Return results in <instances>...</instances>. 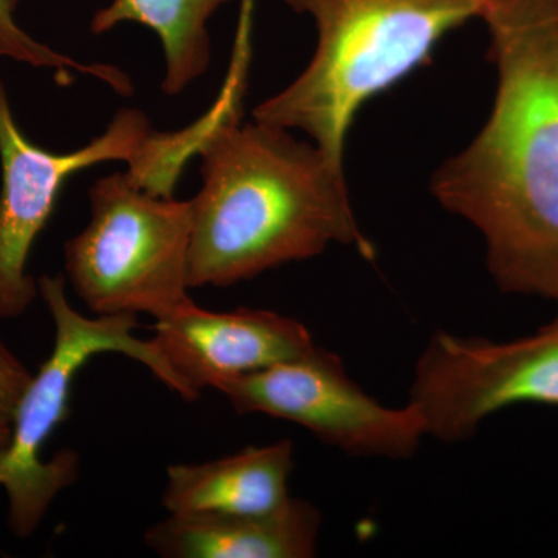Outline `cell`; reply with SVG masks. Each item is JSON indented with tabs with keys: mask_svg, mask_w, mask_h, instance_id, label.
I'll return each instance as SVG.
<instances>
[{
	"mask_svg": "<svg viewBox=\"0 0 558 558\" xmlns=\"http://www.w3.org/2000/svg\"><path fill=\"white\" fill-rule=\"evenodd\" d=\"M11 438V421L0 416V457L5 453Z\"/></svg>",
	"mask_w": 558,
	"mask_h": 558,
	"instance_id": "9a60e30c",
	"label": "cell"
},
{
	"mask_svg": "<svg viewBox=\"0 0 558 558\" xmlns=\"http://www.w3.org/2000/svg\"><path fill=\"white\" fill-rule=\"evenodd\" d=\"M322 513L290 498L267 513L168 515L145 532V545L163 558H311Z\"/></svg>",
	"mask_w": 558,
	"mask_h": 558,
	"instance_id": "30bf717a",
	"label": "cell"
},
{
	"mask_svg": "<svg viewBox=\"0 0 558 558\" xmlns=\"http://www.w3.org/2000/svg\"><path fill=\"white\" fill-rule=\"evenodd\" d=\"M89 199V223L64 245V277L92 315L159 319L193 301L191 201L149 193L130 170L98 179Z\"/></svg>",
	"mask_w": 558,
	"mask_h": 558,
	"instance_id": "5b68a950",
	"label": "cell"
},
{
	"mask_svg": "<svg viewBox=\"0 0 558 558\" xmlns=\"http://www.w3.org/2000/svg\"><path fill=\"white\" fill-rule=\"evenodd\" d=\"M154 347L168 371V388L194 402L207 388L306 354L310 329L277 312H215L190 301L156 319Z\"/></svg>",
	"mask_w": 558,
	"mask_h": 558,
	"instance_id": "9c48e42d",
	"label": "cell"
},
{
	"mask_svg": "<svg viewBox=\"0 0 558 558\" xmlns=\"http://www.w3.org/2000/svg\"><path fill=\"white\" fill-rule=\"evenodd\" d=\"M216 391L236 413L293 422L354 457L410 458L427 436L413 402L381 405L349 379L336 352L317 344L300 357L223 381Z\"/></svg>",
	"mask_w": 558,
	"mask_h": 558,
	"instance_id": "52a82bcc",
	"label": "cell"
},
{
	"mask_svg": "<svg viewBox=\"0 0 558 558\" xmlns=\"http://www.w3.org/2000/svg\"><path fill=\"white\" fill-rule=\"evenodd\" d=\"M230 0H110L95 11L90 32L102 35L134 22L156 33L163 49V94L175 97L202 78L211 64L208 24Z\"/></svg>",
	"mask_w": 558,
	"mask_h": 558,
	"instance_id": "7c38bea8",
	"label": "cell"
},
{
	"mask_svg": "<svg viewBox=\"0 0 558 558\" xmlns=\"http://www.w3.org/2000/svg\"><path fill=\"white\" fill-rule=\"evenodd\" d=\"M410 402L424 414L427 435L442 442L472 438L484 418L508 407H558V315L506 343L439 330L417 360Z\"/></svg>",
	"mask_w": 558,
	"mask_h": 558,
	"instance_id": "ba28073f",
	"label": "cell"
},
{
	"mask_svg": "<svg viewBox=\"0 0 558 558\" xmlns=\"http://www.w3.org/2000/svg\"><path fill=\"white\" fill-rule=\"evenodd\" d=\"M39 299L54 326L53 348L25 389L11 421V438L0 457V487L9 498L7 524L20 539L31 537L50 506L80 475V454L57 451L44 459V447L68 418L73 381L89 360L126 355L148 368L168 387V371L153 341L134 336L137 317H86L70 304L64 275L38 279Z\"/></svg>",
	"mask_w": 558,
	"mask_h": 558,
	"instance_id": "8992f818",
	"label": "cell"
},
{
	"mask_svg": "<svg viewBox=\"0 0 558 558\" xmlns=\"http://www.w3.org/2000/svg\"><path fill=\"white\" fill-rule=\"evenodd\" d=\"M292 470L290 439L201 464L168 465L161 506L168 515L274 512L292 498Z\"/></svg>",
	"mask_w": 558,
	"mask_h": 558,
	"instance_id": "8fae6325",
	"label": "cell"
},
{
	"mask_svg": "<svg viewBox=\"0 0 558 558\" xmlns=\"http://www.w3.org/2000/svg\"><path fill=\"white\" fill-rule=\"evenodd\" d=\"M490 117L432 193L486 242L499 289L558 304V0H486Z\"/></svg>",
	"mask_w": 558,
	"mask_h": 558,
	"instance_id": "6da1fadb",
	"label": "cell"
},
{
	"mask_svg": "<svg viewBox=\"0 0 558 558\" xmlns=\"http://www.w3.org/2000/svg\"><path fill=\"white\" fill-rule=\"evenodd\" d=\"M193 156L190 128L157 132L146 113L132 108L119 110L106 131L83 148L51 153L22 132L0 81V319L21 318L38 299V279L27 271L28 258L72 175L105 161H124L143 189L174 196Z\"/></svg>",
	"mask_w": 558,
	"mask_h": 558,
	"instance_id": "277c9868",
	"label": "cell"
},
{
	"mask_svg": "<svg viewBox=\"0 0 558 558\" xmlns=\"http://www.w3.org/2000/svg\"><path fill=\"white\" fill-rule=\"evenodd\" d=\"M204 116L197 143L202 189L191 201L190 286L229 288L264 271L322 255L332 244L373 258L344 159L312 140L241 120L234 80Z\"/></svg>",
	"mask_w": 558,
	"mask_h": 558,
	"instance_id": "7a4b0ae2",
	"label": "cell"
},
{
	"mask_svg": "<svg viewBox=\"0 0 558 558\" xmlns=\"http://www.w3.org/2000/svg\"><path fill=\"white\" fill-rule=\"evenodd\" d=\"M317 31L314 57L253 119L300 131L330 156L359 110L428 61L444 36L480 20L486 0H284Z\"/></svg>",
	"mask_w": 558,
	"mask_h": 558,
	"instance_id": "3957f363",
	"label": "cell"
},
{
	"mask_svg": "<svg viewBox=\"0 0 558 558\" xmlns=\"http://www.w3.org/2000/svg\"><path fill=\"white\" fill-rule=\"evenodd\" d=\"M17 3L20 0H0V57L25 62L33 68L57 70L61 84L72 83L73 73H80L102 81L123 97L134 94L130 76L116 65L84 64L33 39L14 20Z\"/></svg>",
	"mask_w": 558,
	"mask_h": 558,
	"instance_id": "4fadbf2b",
	"label": "cell"
},
{
	"mask_svg": "<svg viewBox=\"0 0 558 558\" xmlns=\"http://www.w3.org/2000/svg\"><path fill=\"white\" fill-rule=\"evenodd\" d=\"M33 374L21 359L0 340V416L13 421Z\"/></svg>",
	"mask_w": 558,
	"mask_h": 558,
	"instance_id": "5bb4252c",
	"label": "cell"
},
{
	"mask_svg": "<svg viewBox=\"0 0 558 558\" xmlns=\"http://www.w3.org/2000/svg\"><path fill=\"white\" fill-rule=\"evenodd\" d=\"M253 0H244V7H242V13H244V17L248 16L250 9H252Z\"/></svg>",
	"mask_w": 558,
	"mask_h": 558,
	"instance_id": "2e32d148",
	"label": "cell"
}]
</instances>
